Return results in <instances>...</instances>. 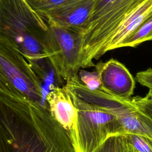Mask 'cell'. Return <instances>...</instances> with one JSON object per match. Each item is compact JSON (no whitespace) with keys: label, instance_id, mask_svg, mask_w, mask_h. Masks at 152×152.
<instances>
[{"label":"cell","instance_id":"cell-3","mask_svg":"<svg viewBox=\"0 0 152 152\" xmlns=\"http://www.w3.org/2000/svg\"><path fill=\"white\" fill-rule=\"evenodd\" d=\"M145 0H96L91 16L83 30L81 68L95 66L111 36L126 15Z\"/></svg>","mask_w":152,"mask_h":152},{"label":"cell","instance_id":"cell-5","mask_svg":"<svg viewBox=\"0 0 152 152\" xmlns=\"http://www.w3.org/2000/svg\"><path fill=\"white\" fill-rule=\"evenodd\" d=\"M48 26L45 40L47 59L57 78L67 81L78 75L81 68L83 30L49 23Z\"/></svg>","mask_w":152,"mask_h":152},{"label":"cell","instance_id":"cell-8","mask_svg":"<svg viewBox=\"0 0 152 152\" xmlns=\"http://www.w3.org/2000/svg\"><path fill=\"white\" fill-rule=\"evenodd\" d=\"M96 0H74L49 10L41 16L48 23L83 30Z\"/></svg>","mask_w":152,"mask_h":152},{"label":"cell","instance_id":"cell-2","mask_svg":"<svg viewBox=\"0 0 152 152\" xmlns=\"http://www.w3.org/2000/svg\"><path fill=\"white\" fill-rule=\"evenodd\" d=\"M48 23L26 0H0V42L19 52L36 74L46 73Z\"/></svg>","mask_w":152,"mask_h":152},{"label":"cell","instance_id":"cell-4","mask_svg":"<svg viewBox=\"0 0 152 152\" xmlns=\"http://www.w3.org/2000/svg\"><path fill=\"white\" fill-rule=\"evenodd\" d=\"M66 89L76 108L75 136L72 142L75 152H97L109 138L124 134L115 115Z\"/></svg>","mask_w":152,"mask_h":152},{"label":"cell","instance_id":"cell-18","mask_svg":"<svg viewBox=\"0 0 152 152\" xmlns=\"http://www.w3.org/2000/svg\"><path fill=\"white\" fill-rule=\"evenodd\" d=\"M135 78L141 85L146 87L149 91H152V69L148 68L137 72Z\"/></svg>","mask_w":152,"mask_h":152},{"label":"cell","instance_id":"cell-17","mask_svg":"<svg viewBox=\"0 0 152 152\" xmlns=\"http://www.w3.org/2000/svg\"><path fill=\"white\" fill-rule=\"evenodd\" d=\"M123 135H113L109 138L97 152H121Z\"/></svg>","mask_w":152,"mask_h":152},{"label":"cell","instance_id":"cell-6","mask_svg":"<svg viewBox=\"0 0 152 152\" xmlns=\"http://www.w3.org/2000/svg\"><path fill=\"white\" fill-rule=\"evenodd\" d=\"M0 74L30 100L47 104L41 79L28 62L17 50L1 42Z\"/></svg>","mask_w":152,"mask_h":152},{"label":"cell","instance_id":"cell-16","mask_svg":"<svg viewBox=\"0 0 152 152\" xmlns=\"http://www.w3.org/2000/svg\"><path fill=\"white\" fill-rule=\"evenodd\" d=\"M78 76L81 81L90 90H95L101 88L100 80L96 71L90 72L82 70Z\"/></svg>","mask_w":152,"mask_h":152},{"label":"cell","instance_id":"cell-11","mask_svg":"<svg viewBox=\"0 0 152 152\" xmlns=\"http://www.w3.org/2000/svg\"><path fill=\"white\" fill-rule=\"evenodd\" d=\"M152 16V0H145L124 19L106 45L105 53L119 48L121 44Z\"/></svg>","mask_w":152,"mask_h":152},{"label":"cell","instance_id":"cell-14","mask_svg":"<svg viewBox=\"0 0 152 152\" xmlns=\"http://www.w3.org/2000/svg\"><path fill=\"white\" fill-rule=\"evenodd\" d=\"M42 15L46 12L74 0H26Z\"/></svg>","mask_w":152,"mask_h":152},{"label":"cell","instance_id":"cell-15","mask_svg":"<svg viewBox=\"0 0 152 152\" xmlns=\"http://www.w3.org/2000/svg\"><path fill=\"white\" fill-rule=\"evenodd\" d=\"M129 101L135 108L152 119V91H148L144 97H131L129 99Z\"/></svg>","mask_w":152,"mask_h":152},{"label":"cell","instance_id":"cell-1","mask_svg":"<svg viewBox=\"0 0 152 152\" xmlns=\"http://www.w3.org/2000/svg\"><path fill=\"white\" fill-rule=\"evenodd\" d=\"M0 152H75L48 104L26 97L0 78Z\"/></svg>","mask_w":152,"mask_h":152},{"label":"cell","instance_id":"cell-13","mask_svg":"<svg viewBox=\"0 0 152 152\" xmlns=\"http://www.w3.org/2000/svg\"><path fill=\"white\" fill-rule=\"evenodd\" d=\"M124 135L135 152H152V139L133 134H126Z\"/></svg>","mask_w":152,"mask_h":152},{"label":"cell","instance_id":"cell-12","mask_svg":"<svg viewBox=\"0 0 152 152\" xmlns=\"http://www.w3.org/2000/svg\"><path fill=\"white\" fill-rule=\"evenodd\" d=\"M150 40H152V16L126 39L121 44L119 48H135L140 44Z\"/></svg>","mask_w":152,"mask_h":152},{"label":"cell","instance_id":"cell-19","mask_svg":"<svg viewBox=\"0 0 152 152\" xmlns=\"http://www.w3.org/2000/svg\"><path fill=\"white\" fill-rule=\"evenodd\" d=\"M121 152H135L134 149L127 142L126 137L124 135H123V140Z\"/></svg>","mask_w":152,"mask_h":152},{"label":"cell","instance_id":"cell-10","mask_svg":"<svg viewBox=\"0 0 152 152\" xmlns=\"http://www.w3.org/2000/svg\"><path fill=\"white\" fill-rule=\"evenodd\" d=\"M45 100L53 117L67 132L71 142L75 136L76 108L66 88L53 87L45 96Z\"/></svg>","mask_w":152,"mask_h":152},{"label":"cell","instance_id":"cell-7","mask_svg":"<svg viewBox=\"0 0 152 152\" xmlns=\"http://www.w3.org/2000/svg\"><path fill=\"white\" fill-rule=\"evenodd\" d=\"M94 66L103 90L121 99L132 97L135 81L124 64L116 59H110L104 62H100Z\"/></svg>","mask_w":152,"mask_h":152},{"label":"cell","instance_id":"cell-9","mask_svg":"<svg viewBox=\"0 0 152 152\" xmlns=\"http://www.w3.org/2000/svg\"><path fill=\"white\" fill-rule=\"evenodd\" d=\"M107 110L116 116L124 135L137 134L152 139V119L135 108L129 99L116 98Z\"/></svg>","mask_w":152,"mask_h":152}]
</instances>
